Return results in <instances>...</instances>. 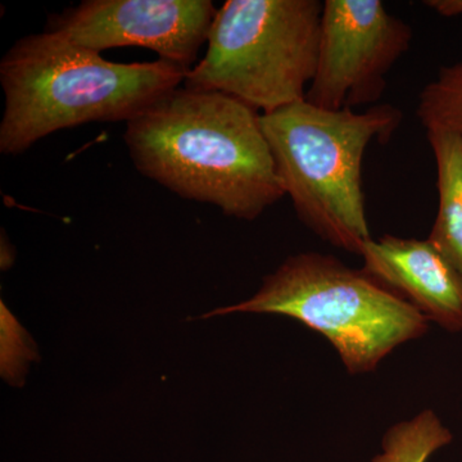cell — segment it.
Here are the masks:
<instances>
[{
    "label": "cell",
    "instance_id": "6da1fadb",
    "mask_svg": "<svg viewBox=\"0 0 462 462\" xmlns=\"http://www.w3.org/2000/svg\"><path fill=\"white\" fill-rule=\"evenodd\" d=\"M136 170L181 199L254 221L285 194L257 109L218 91L188 88L126 123Z\"/></svg>",
    "mask_w": 462,
    "mask_h": 462
},
{
    "label": "cell",
    "instance_id": "7a4b0ae2",
    "mask_svg": "<svg viewBox=\"0 0 462 462\" xmlns=\"http://www.w3.org/2000/svg\"><path fill=\"white\" fill-rule=\"evenodd\" d=\"M165 60L116 63L56 32L25 36L0 62V153L16 156L51 134L89 123H129L184 84Z\"/></svg>",
    "mask_w": 462,
    "mask_h": 462
},
{
    "label": "cell",
    "instance_id": "3957f363",
    "mask_svg": "<svg viewBox=\"0 0 462 462\" xmlns=\"http://www.w3.org/2000/svg\"><path fill=\"white\" fill-rule=\"evenodd\" d=\"M401 121L402 112L391 105L330 111L307 100L261 115L282 188L300 223L334 247L360 256L372 239L363 189L365 153L376 139L387 142Z\"/></svg>",
    "mask_w": 462,
    "mask_h": 462
},
{
    "label": "cell",
    "instance_id": "277c9868",
    "mask_svg": "<svg viewBox=\"0 0 462 462\" xmlns=\"http://www.w3.org/2000/svg\"><path fill=\"white\" fill-rule=\"evenodd\" d=\"M236 312L296 319L329 340L352 375L374 372L397 346L430 329L418 310L363 269L319 252L289 257L254 297L205 318Z\"/></svg>",
    "mask_w": 462,
    "mask_h": 462
},
{
    "label": "cell",
    "instance_id": "5b68a950",
    "mask_svg": "<svg viewBox=\"0 0 462 462\" xmlns=\"http://www.w3.org/2000/svg\"><path fill=\"white\" fill-rule=\"evenodd\" d=\"M319 0H227L188 89L218 91L272 114L306 99L318 65Z\"/></svg>",
    "mask_w": 462,
    "mask_h": 462
},
{
    "label": "cell",
    "instance_id": "8992f818",
    "mask_svg": "<svg viewBox=\"0 0 462 462\" xmlns=\"http://www.w3.org/2000/svg\"><path fill=\"white\" fill-rule=\"evenodd\" d=\"M411 41V27L380 0H325L318 65L305 100L330 111L378 102Z\"/></svg>",
    "mask_w": 462,
    "mask_h": 462
},
{
    "label": "cell",
    "instance_id": "52a82bcc",
    "mask_svg": "<svg viewBox=\"0 0 462 462\" xmlns=\"http://www.w3.org/2000/svg\"><path fill=\"white\" fill-rule=\"evenodd\" d=\"M216 14L211 0H85L51 16L45 30L98 53L147 48L190 69Z\"/></svg>",
    "mask_w": 462,
    "mask_h": 462
},
{
    "label": "cell",
    "instance_id": "ba28073f",
    "mask_svg": "<svg viewBox=\"0 0 462 462\" xmlns=\"http://www.w3.org/2000/svg\"><path fill=\"white\" fill-rule=\"evenodd\" d=\"M363 270L430 322L462 331V275L430 239L383 236L364 245Z\"/></svg>",
    "mask_w": 462,
    "mask_h": 462
},
{
    "label": "cell",
    "instance_id": "9c48e42d",
    "mask_svg": "<svg viewBox=\"0 0 462 462\" xmlns=\"http://www.w3.org/2000/svg\"><path fill=\"white\" fill-rule=\"evenodd\" d=\"M437 166L438 208L431 243L462 275V135L427 130Z\"/></svg>",
    "mask_w": 462,
    "mask_h": 462
},
{
    "label": "cell",
    "instance_id": "30bf717a",
    "mask_svg": "<svg viewBox=\"0 0 462 462\" xmlns=\"http://www.w3.org/2000/svg\"><path fill=\"white\" fill-rule=\"evenodd\" d=\"M454 439L451 430L433 410H422L410 420L389 428L382 451L370 462H428L430 456Z\"/></svg>",
    "mask_w": 462,
    "mask_h": 462
},
{
    "label": "cell",
    "instance_id": "8fae6325",
    "mask_svg": "<svg viewBox=\"0 0 462 462\" xmlns=\"http://www.w3.org/2000/svg\"><path fill=\"white\" fill-rule=\"evenodd\" d=\"M416 115L427 130L462 135V60L438 71L421 91Z\"/></svg>",
    "mask_w": 462,
    "mask_h": 462
},
{
    "label": "cell",
    "instance_id": "7c38bea8",
    "mask_svg": "<svg viewBox=\"0 0 462 462\" xmlns=\"http://www.w3.org/2000/svg\"><path fill=\"white\" fill-rule=\"evenodd\" d=\"M424 5L443 17H455L462 14V0H428V2H424Z\"/></svg>",
    "mask_w": 462,
    "mask_h": 462
}]
</instances>
